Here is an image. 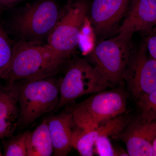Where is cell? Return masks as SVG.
<instances>
[{"label": "cell", "mask_w": 156, "mask_h": 156, "mask_svg": "<svg viewBox=\"0 0 156 156\" xmlns=\"http://www.w3.org/2000/svg\"><path fill=\"white\" fill-rule=\"evenodd\" d=\"M67 59L48 44L20 41L15 44L12 61L2 80L9 86L17 81L53 77Z\"/></svg>", "instance_id": "1"}, {"label": "cell", "mask_w": 156, "mask_h": 156, "mask_svg": "<svg viewBox=\"0 0 156 156\" xmlns=\"http://www.w3.org/2000/svg\"><path fill=\"white\" fill-rule=\"evenodd\" d=\"M53 77L17 81L7 86L18 102L20 125L29 126L42 115L57 108L60 81Z\"/></svg>", "instance_id": "2"}, {"label": "cell", "mask_w": 156, "mask_h": 156, "mask_svg": "<svg viewBox=\"0 0 156 156\" xmlns=\"http://www.w3.org/2000/svg\"><path fill=\"white\" fill-rule=\"evenodd\" d=\"M122 90L98 92L71 108L76 127L90 129L124 113L127 96Z\"/></svg>", "instance_id": "3"}, {"label": "cell", "mask_w": 156, "mask_h": 156, "mask_svg": "<svg viewBox=\"0 0 156 156\" xmlns=\"http://www.w3.org/2000/svg\"><path fill=\"white\" fill-rule=\"evenodd\" d=\"M132 37L118 33L116 36L100 42L89 54L91 64L111 87L122 82L133 50Z\"/></svg>", "instance_id": "4"}, {"label": "cell", "mask_w": 156, "mask_h": 156, "mask_svg": "<svg viewBox=\"0 0 156 156\" xmlns=\"http://www.w3.org/2000/svg\"><path fill=\"white\" fill-rule=\"evenodd\" d=\"M87 0H68L48 37L51 48L68 58L78 47L81 29L88 17Z\"/></svg>", "instance_id": "5"}, {"label": "cell", "mask_w": 156, "mask_h": 156, "mask_svg": "<svg viewBox=\"0 0 156 156\" xmlns=\"http://www.w3.org/2000/svg\"><path fill=\"white\" fill-rule=\"evenodd\" d=\"M111 87L93 65L83 58L70 64L60 81L58 108L71 103L79 98Z\"/></svg>", "instance_id": "6"}, {"label": "cell", "mask_w": 156, "mask_h": 156, "mask_svg": "<svg viewBox=\"0 0 156 156\" xmlns=\"http://www.w3.org/2000/svg\"><path fill=\"white\" fill-rule=\"evenodd\" d=\"M60 10L53 1L45 0L27 6L12 20V28L21 41L40 43L56 25Z\"/></svg>", "instance_id": "7"}, {"label": "cell", "mask_w": 156, "mask_h": 156, "mask_svg": "<svg viewBox=\"0 0 156 156\" xmlns=\"http://www.w3.org/2000/svg\"><path fill=\"white\" fill-rule=\"evenodd\" d=\"M122 82L136 101L156 89V61L149 54L145 41L132 50Z\"/></svg>", "instance_id": "8"}, {"label": "cell", "mask_w": 156, "mask_h": 156, "mask_svg": "<svg viewBox=\"0 0 156 156\" xmlns=\"http://www.w3.org/2000/svg\"><path fill=\"white\" fill-rule=\"evenodd\" d=\"M130 0H94L89 18L94 33L105 37L117 31L124 18Z\"/></svg>", "instance_id": "9"}, {"label": "cell", "mask_w": 156, "mask_h": 156, "mask_svg": "<svg viewBox=\"0 0 156 156\" xmlns=\"http://www.w3.org/2000/svg\"><path fill=\"white\" fill-rule=\"evenodd\" d=\"M156 136V121L146 122L140 118L130 120L122 132L114 137L125 143L131 156H152Z\"/></svg>", "instance_id": "10"}, {"label": "cell", "mask_w": 156, "mask_h": 156, "mask_svg": "<svg viewBox=\"0 0 156 156\" xmlns=\"http://www.w3.org/2000/svg\"><path fill=\"white\" fill-rule=\"evenodd\" d=\"M130 120L129 116L124 113L90 129L83 130L77 127L74 132L73 147L80 155L93 156L97 139L103 136H116L124 130Z\"/></svg>", "instance_id": "11"}, {"label": "cell", "mask_w": 156, "mask_h": 156, "mask_svg": "<svg viewBox=\"0 0 156 156\" xmlns=\"http://www.w3.org/2000/svg\"><path fill=\"white\" fill-rule=\"evenodd\" d=\"M156 24V0H130L118 33L133 36L136 32L149 34Z\"/></svg>", "instance_id": "12"}, {"label": "cell", "mask_w": 156, "mask_h": 156, "mask_svg": "<svg viewBox=\"0 0 156 156\" xmlns=\"http://www.w3.org/2000/svg\"><path fill=\"white\" fill-rule=\"evenodd\" d=\"M47 120L53 143V155H67L73 147L75 124L72 115L69 112L51 116Z\"/></svg>", "instance_id": "13"}, {"label": "cell", "mask_w": 156, "mask_h": 156, "mask_svg": "<svg viewBox=\"0 0 156 156\" xmlns=\"http://www.w3.org/2000/svg\"><path fill=\"white\" fill-rule=\"evenodd\" d=\"M19 125V108L15 95L8 87L0 88V139L13 135Z\"/></svg>", "instance_id": "14"}, {"label": "cell", "mask_w": 156, "mask_h": 156, "mask_svg": "<svg viewBox=\"0 0 156 156\" xmlns=\"http://www.w3.org/2000/svg\"><path fill=\"white\" fill-rule=\"evenodd\" d=\"M27 149V156L53 155V143L47 119L43 120L33 131H29Z\"/></svg>", "instance_id": "15"}, {"label": "cell", "mask_w": 156, "mask_h": 156, "mask_svg": "<svg viewBox=\"0 0 156 156\" xmlns=\"http://www.w3.org/2000/svg\"><path fill=\"white\" fill-rule=\"evenodd\" d=\"M29 131L3 139V156H27V141Z\"/></svg>", "instance_id": "16"}, {"label": "cell", "mask_w": 156, "mask_h": 156, "mask_svg": "<svg viewBox=\"0 0 156 156\" xmlns=\"http://www.w3.org/2000/svg\"><path fill=\"white\" fill-rule=\"evenodd\" d=\"M15 43H13L0 24V81L11 64Z\"/></svg>", "instance_id": "17"}, {"label": "cell", "mask_w": 156, "mask_h": 156, "mask_svg": "<svg viewBox=\"0 0 156 156\" xmlns=\"http://www.w3.org/2000/svg\"><path fill=\"white\" fill-rule=\"evenodd\" d=\"M140 111L139 118L142 121H156V89L142 96L136 101Z\"/></svg>", "instance_id": "18"}, {"label": "cell", "mask_w": 156, "mask_h": 156, "mask_svg": "<svg viewBox=\"0 0 156 156\" xmlns=\"http://www.w3.org/2000/svg\"><path fill=\"white\" fill-rule=\"evenodd\" d=\"M95 34L89 19L87 18L81 29L78 46L83 54H89L93 50V36Z\"/></svg>", "instance_id": "19"}, {"label": "cell", "mask_w": 156, "mask_h": 156, "mask_svg": "<svg viewBox=\"0 0 156 156\" xmlns=\"http://www.w3.org/2000/svg\"><path fill=\"white\" fill-rule=\"evenodd\" d=\"M95 151L101 156H117V152L113 147L108 136L99 137L95 141Z\"/></svg>", "instance_id": "20"}, {"label": "cell", "mask_w": 156, "mask_h": 156, "mask_svg": "<svg viewBox=\"0 0 156 156\" xmlns=\"http://www.w3.org/2000/svg\"><path fill=\"white\" fill-rule=\"evenodd\" d=\"M148 35L145 41L147 49L151 57L156 61V28Z\"/></svg>", "instance_id": "21"}, {"label": "cell", "mask_w": 156, "mask_h": 156, "mask_svg": "<svg viewBox=\"0 0 156 156\" xmlns=\"http://www.w3.org/2000/svg\"><path fill=\"white\" fill-rule=\"evenodd\" d=\"M19 0H4L2 6H7L12 5L14 3L16 2Z\"/></svg>", "instance_id": "22"}, {"label": "cell", "mask_w": 156, "mask_h": 156, "mask_svg": "<svg viewBox=\"0 0 156 156\" xmlns=\"http://www.w3.org/2000/svg\"><path fill=\"white\" fill-rule=\"evenodd\" d=\"M153 156H156V136L153 144Z\"/></svg>", "instance_id": "23"}, {"label": "cell", "mask_w": 156, "mask_h": 156, "mask_svg": "<svg viewBox=\"0 0 156 156\" xmlns=\"http://www.w3.org/2000/svg\"><path fill=\"white\" fill-rule=\"evenodd\" d=\"M3 154L2 153V151H1V146H0V156H2Z\"/></svg>", "instance_id": "24"}, {"label": "cell", "mask_w": 156, "mask_h": 156, "mask_svg": "<svg viewBox=\"0 0 156 156\" xmlns=\"http://www.w3.org/2000/svg\"><path fill=\"white\" fill-rule=\"evenodd\" d=\"M154 28H156V26H155V27Z\"/></svg>", "instance_id": "25"}]
</instances>
